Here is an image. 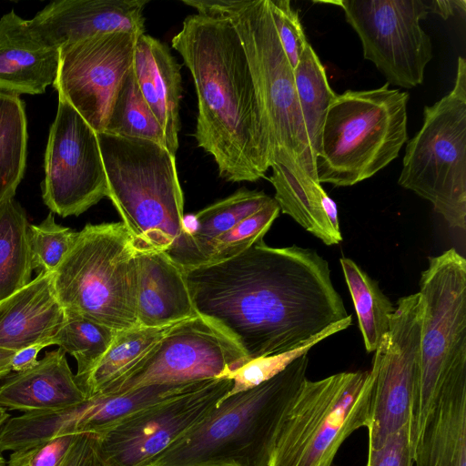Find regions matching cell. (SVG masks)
<instances>
[{"instance_id": "obj_1", "label": "cell", "mask_w": 466, "mask_h": 466, "mask_svg": "<svg viewBox=\"0 0 466 466\" xmlns=\"http://www.w3.org/2000/svg\"><path fill=\"white\" fill-rule=\"evenodd\" d=\"M198 314L251 360L297 349L350 315L329 262L296 245L261 239L223 261L186 270Z\"/></svg>"}, {"instance_id": "obj_2", "label": "cell", "mask_w": 466, "mask_h": 466, "mask_svg": "<svg viewBox=\"0 0 466 466\" xmlns=\"http://www.w3.org/2000/svg\"><path fill=\"white\" fill-rule=\"evenodd\" d=\"M198 14L228 20L238 35L262 106L269 140L268 177L280 210L307 231L329 239L335 232L325 211L332 204L318 181L295 86L268 0H182Z\"/></svg>"}, {"instance_id": "obj_3", "label": "cell", "mask_w": 466, "mask_h": 466, "mask_svg": "<svg viewBox=\"0 0 466 466\" xmlns=\"http://www.w3.org/2000/svg\"><path fill=\"white\" fill-rule=\"evenodd\" d=\"M171 45L194 82L198 146L213 157L219 177L227 181L265 177L270 168L267 124L231 23L216 15H188Z\"/></svg>"}, {"instance_id": "obj_4", "label": "cell", "mask_w": 466, "mask_h": 466, "mask_svg": "<svg viewBox=\"0 0 466 466\" xmlns=\"http://www.w3.org/2000/svg\"><path fill=\"white\" fill-rule=\"evenodd\" d=\"M106 198L137 251H162L186 270L205 258L184 226L176 157L155 142L97 133Z\"/></svg>"}, {"instance_id": "obj_5", "label": "cell", "mask_w": 466, "mask_h": 466, "mask_svg": "<svg viewBox=\"0 0 466 466\" xmlns=\"http://www.w3.org/2000/svg\"><path fill=\"white\" fill-rule=\"evenodd\" d=\"M305 354L261 384L225 397L145 466H268L284 416L307 379Z\"/></svg>"}, {"instance_id": "obj_6", "label": "cell", "mask_w": 466, "mask_h": 466, "mask_svg": "<svg viewBox=\"0 0 466 466\" xmlns=\"http://www.w3.org/2000/svg\"><path fill=\"white\" fill-rule=\"evenodd\" d=\"M389 86L386 82L335 96L325 116L316 158L320 184L353 186L398 157L408 141L410 96Z\"/></svg>"}, {"instance_id": "obj_7", "label": "cell", "mask_w": 466, "mask_h": 466, "mask_svg": "<svg viewBox=\"0 0 466 466\" xmlns=\"http://www.w3.org/2000/svg\"><path fill=\"white\" fill-rule=\"evenodd\" d=\"M53 275L65 309L117 331L138 326L137 249L122 222L86 224Z\"/></svg>"}, {"instance_id": "obj_8", "label": "cell", "mask_w": 466, "mask_h": 466, "mask_svg": "<svg viewBox=\"0 0 466 466\" xmlns=\"http://www.w3.org/2000/svg\"><path fill=\"white\" fill-rule=\"evenodd\" d=\"M374 372L306 379L288 409L268 466H330L339 447L367 427Z\"/></svg>"}, {"instance_id": "obj_9", "label": "cell", "mask_w": 466, "mask_h": 466, "mask_svg": "<svg viewBox=\"0 0 466 466\" xmlns=\"http://www.w3.org/2000/svg\"><path fill=\"white\" fill-rule=\"evenodd\" d=\"M400 187L428 200L448 226L466 228V61L459 56L452 89L423 110L406 142Z\"/></svg>"}, {"instance_id": "obj_10", "label": "cell", "mask_w": 466, "mask_h": 466, "mask_svg": "<svg viewBox=\"0 0 466 466\" xmlns=\"http://www.w3.org/2000/svg\"><path fill=\"white\" fill-rule=\"evenodd\" d=\"M420 380L412 406L414 446L441 384L466 376V259L455 248L429 258L421 273Z\"/></svg>"}, {"instance_id": "obj_11", "label": "cell", "mask_w": 466, "mask_h": 466, "mask_svg": "<svg viewBox=\"0 0 466 466\" xmlns=\"http://www.w3.org/2000/svg\"><path fill=\"white\" fill-rule=\"evenodd\" d=\"M339 6L357 33L363 57L374 64L389 85L413 88L423 83L432 58L430 35L420 20L429 0L319 1Z\"/></svg>"}, {"instance_id": "obj_12", "label": "cell", "mask_w": 466, "mask_h": 466, "mask_svg": "<svg viewBox=\"0 0 466 466\" xmlns=\"http://www.w3.org/2000/svg\"><path fill=\"white\" fill-rule=\"evenodd\" d=\"M249 360L227 334L198 315L176 324L127 374L98 395L229 378Z\"/></svg>"}, {"instance_id": "obj_13", "label": "cell", "mask_w": 466, "mask_h": 466, "mask_svg": "<svg viewBox=\"0 0 466 466\" xmlns=\"http://www.w3.org/2000/svg\"><path fill=\"white\" fill-rule=\"evenodd\" d=\"M421 302L419 293L398 299L390 330L374 351V384L367 424L369 449L410 424L420 380Z\"/></svg>"}, {"instance_id": "obj_14", "label": "cell", "mask_w": 466, "mask_h": 466, "mask_svg": "<svg viewBox=\"0 0 466 466\" xmlns=\"http://www.w3.org/2000/svg\"><path fill=\"white\" fill-rule=\"evenodd\" d=\"M233 385L229 378L203 380L185 392L132 414L96 435L106 466H145L202 421Z\"/></svg>"}, {"instance_id": "obj_15", "label": "cell", "mask_w": 466, "mask_h": 466, "mask_svg": "<svg viewBox=\"0 0 466 466\" xmlns=\"http://www.w3.org/2000/svg\"><path fill=\"white\" fill-rule=\"evenodd\" d=\"M42 198L63 218L79 216L106 198L97 133L60 96L45 153Z\"/></svg>"}, {"instance_id": "obj_16", "label": "cell", "mask_w": 466, "mask_h": 466, "mask_svg": "<svg viewBox=\"0 0 466 466\" xmlns=\"http://www.w3.org/2000/svg\"><path fill=\"white\" fill-rule=\"evenodd\" d=\"M138 35L104 33L59 48L53 86L96 133L105 131L116 93L133 67Z\"/></svg>"}, {"instance_id": "obj_17", "label": "cell", "mask_w": 466, "mask_h": 466, "mask_svg": "<svg viewBox=\"0 0 466 466\" xmlns=\"http://www.w3.org/2000/svg\"><path fill=\"white\" fill-rule=\"evenodd\" d=\"M202 381L149 385L123 393L96 395L63 410L25 412L18 418V432L27 446L62 435H100L132 414L193 389Z\"/></svg>"}, {"instance_id": "obj_18", "label": "cell", "mask_w": 466, "mask_h": 466, "mask_svg": "<svg viewBox=\"0 0 466 466\" xmlns=\"http://www.w3.org/2000/svg\"><path fill=\"white\" fill-rule=\"evenodd\" d=\"M148 0H57L28 20L50 46L59 49L86 37L110 32L142 35Z\"/></svg>"}, {"instance_id": "obj_19", "label": "cell", "mask_w": 466, "mask_h": 466, "mask_svg": "<svg viewBox=\"0 0 466 466\" xmlns=\"http://www.w3.org/2000/svg\"><path fill=\"white\" fill-rule=\"evenodd\" d=\"M59 49L48 45L14 10L0 18V90L40 95L53 85Z\"/></svg>"}, {"instance_id": "obj_20", "label": "cell", "mask_w": 466, "mask_h": 466, "mask_svg": "<svg viewBox=\"0 0 466 466\" xmlns=\"http://www.w3.org/2000/svg\"><path fill=\"white\" fill-rule=\"evenodd\" d=\"M53 271H40L26 286L0 300V348L13 351L52 345L65 319Z\"/></svg>"}, {"instance_id": "obj_21", "label": "cell", "mask_w": 466, "mask_h": 466, "mask_svg": "<svg viewBox=\"0 0 466 466\" xmlns=\"http://www.w3.org/2000/svg\"><path fill=\"white\" fill-rule=\"evenodd\" d=\"M138 326L165 327L198 317L186 269L162 251H137Z\"/></svg>"}, {"instance_id": "obj_22", "label": "cell", "mask_w": 466, "mask_h": 466, "mask_svg": "<svg viewBox=\"0 0 466 466\" xmlns=\"http://www.w3.org/2000/svg\"><path fill=\"white\" fill-rule=\"evenodd\" d=\"M133 71L145 101L164 130L167 149L176 155L180 131V66L166 44L144 33L137 39Z\"/></svg>"}, {"instance_id": "obj_23", "label": "cell", "mask_w": 466, "mask_h": 466, "mask_svg": "<svg viewBox=\"0 0 466 466\" xmlns=\"http://www.w3.org/2000/svg\"><path fill=\"white\" fill-rule=\"evenodd\" d=\"M415 466H466V376L447 380L427 414Z\"/></svg>"}, {"instance_id": "obj_24", "label": "cell", "mask_w": 466, "mask_h": 466, "mask_svg": "<svg viewBox=\"0 0 466 466\" xmlns=\"http://www.w3.org/2000/svg\"><path fill=\"white\" fill-rule=\"evenodd\" d=\"M86 400L61 348L46 352L35 367L16 372L0 386V406L11 410H58Z\"/></svg>"}, {"instance_id": "obj_25", "label": "cell", "mask_w": 466, "mask_h": 466, "mask_svg": "<svg viewBox=\"0 0 466 466\" xmlns=\"http://www.w3.org/2000/svg\"><path fill=\"white\" fill-rule=\"evenodd\" d=\"M176 324L157 328L137 326L117 331L100 360L86 374L75 376L86 398L100 394L121 379Z\"/></svg>"}, {"instance_id": "obj_26", "label": "cell", "mask_w": 466, "mask_h": 466, "mask_svg": "<svg viewBox=\"0 0 466 466\" xmlns=\"http://www.w3.org/2000/svg\"><path fill=\"white\" fill-rule=\"evenodd\" d=\"M29 224L15 198L0 204V300L32 280Z\"/></svg>"}, {"instance_id": "obj_27", "label": "cell", "mask_w": 466, "mask_h": 466, "mask_svg": "<svg viewBox=\"0 0 466 466\" xmlns=\"http://www.w3.org/2000/svg\"><path fill=\"white\" fill-rule=\"evenodd\" d=\"M27 138L24 102L0 90V204L15 198L24 177Z\"/></svg>"}, {"instance_id": "obj_28", "label": "cell", "mask_w": 466, "mask_h": 466, "mask_svg": "<svg viewBox=\"0 0 466 466\" xmlns=\"http://www.w3.org/2000/svg\"><path fill=\"white\" fill-rule=\"evenodd\" d=\"M339 262L357 313L365 349L372 353L390 330V320L395 306L381 291L378 282L353 260L342 258Z\"/></svg>"}, {"instance_id": "obj_29", "label": "cell", "mask_w": 466, "mask_h": 466, "mask_svg": "<svg viewBox=\"0 0 466 466\" xmlns=\"http://www.w3.org/2000/svg\"><path fill=\"white\" fill-rule=\"evenodd\" d=\"M293 73L307 135L316 159L325 116L337 94L330 87L325 68L309 43Z\"/></svg>"}, {"instance_id": "obj_30", "label": "cell", "mask_w": 466, "mask_h": 466, "mask_svg": "<svg viewBox=\"0 0 466 466\" xmlns=\"http://www.w3.org/2000/svg\"><path fill=\"white\" fill-rule=\"evenodd\" d=\"M103 133L146 139L167 147L164 130L139 90L133 67L116 93Z\"/></svg>"}, {"instance_id": "obj_31", "label": "cell", "mask_w": 466, "mask_h": 466, "mask_svg": "<svg viewBox=\"0 0 466 466\" xmlns=\"http://www.w3.org/2000/svg\"><path fill=\"white\" fill-rule=\"evenodd\" d=\"M272 199L263 191L241 187L199 210L194 217L195 227L190 235L203 254L205 263L208 247L215 238L260 210Z\"/></svg>"}, {"instance_id": "obj_32", "label": "cell", "mask_w": 466, "mask_h": 466, "mask_svg": "<svg viewBox=\"0 0 466 466\" xmlns=\"http://www.w3.org/2000/svg\"><path fill=\"white\" fill-rule=\"evenodd\" d=\"M65 314V319L51 342L76 359L77 371L75 376H81L100 360L117 330L66 309Z\"/></svg>"}, {"instance_id": "obj_33", "label": "cell", "mask_w": 466, "mask_h": 466, "mask_svg": "<svg viewBox=\"0 0 466 466\" xmlns=\"http://www.w3.org/2000/svg\"><path fill=\"white\" fill-rule=\"evenodd\" d=\"M351 323L352 318L350 315L312 337L309 341L297 349L249 360L230 375L229 378L233 380V385L227 396L252 389L270 380L284 370L295 360L308 354L309 350L316 344L348 329Z\"/></svg>"}, {"instance_id": "obj_34", "label": "cell", "mask_w": 466, "mask_h": 466, "mask_svg": "<svg viewBox=\"0 0 466 466\" xmlns=\"http://www.w3.org/2000/svg\"><path fill=\"white\" fill-rule=\"evenodd\" d=\"M279 206L273 198L260 210L218 236L208 247L205 264L230 258L263 239L274 220L279 217Z\"/></svg>"}, {"instance_id": "obj_35", "label": "cell", "mask_w": 466, "mask_h": 466, "mask_svg": "<svg viewBox=\"0 0 466 466\" xmlns=\"http://www.w3.org/2000/svg\"><path fill=\"white\" fill-rule=\"evenodd\" d=\"M76 233L57 224L51 211L40 224H29L28 243L33 270L54 271L71 248Z\"/></svg>"}, {"instance_id": "obj_36", "label": "cell", "mask_w": 466, "mask_h": 466, "mask_svg": "<svg viewBox=\"0 0 466 466\" xmlns=\"http://www.w3.org/2000/svg\"><path fill=\"white\" fill-rule=\"evenodd\" d=\"M268 2L279 42L294 69L309 44L299 14L289 0Z\"/></svg>"}, {"instance_id": "obj_37", "label": "cell", "mask_w": 466, "mask_h": 466, "mask_svg": "<svg viewBox=\"0 0 466 466\" xmlns=\"http://www.w3.org/2000/svg\"><path fill=\"white\" fill-rule=\"evenodd\" d=\"M79 434L52 438L39 444L13 451L8 466H60Z\"/></svg>"}, {"instance_id": "obj_38", "label": "cell", "mask_w": 466, "mask_h": 466, "mask_svg": "<svg viewBox=\"0 0 466 466\" xmlns=\"http://www.w3.org/2000/svg\"><path fill=\"white\" fill-rule=\"evenodd\" d=\"M414 446L410 424L390 435L376 449H369L366 466H413Z\"/></svg>"}, {"instance_id": "obj_39", "label": "cell", "mask_w": 466, "mask_h": 466, "mask_svg": "<svg viewBox=\"0 0 466 466\" xmlns=\"http://www.w3.org/2000/svg\"><path fill=\"white\" fill-rule=\"evenodd\" d=\"M60 466H106L98 451L96 435L79 434Z\"/></svg>"}, {"instance_id": "obj_40", "label": "cell", "mask_w": 466, "mask_h": 466, "mask_svg": "<svg viewBox=\"0 0 466 466\" xmlns=\"http://www.w3.org/2000/svg\"><path fill=\"white\" fill-rule=\"evenodd\" d=\"M46 347L44 343L35 344L16 351L12 359V370L21 372L35 367L39 351Z\"/></svg>"}, {"instance_id": "obj_41", "label": "cell", "mask_w": 466, "mask_h": 466, "mask_svg": "<svg viewBox=\"0 0 466 466\" xmlns=\"http://www.w3.org/2000/svg\"><path fill=\"white\" fill-rule=\"evenodd\" d=\"M430 12L447 19L455 14L466 12L465 0H429Z\"/></svg>"}, {"instance_id": "obj_42", "label": "cell", "mask_w": 466, "mask_h": 466, "mask_svg": "<svg viewBox=\"0 0 466 466\" xmlns=\"http://www.w3.org/2000/svg\"><path fill=\"white\" fill-rule=\"evenodd\" d=\"M15 351L0 348V379L9 375L12 371V359Z\"/></svg>"}, {"instance_id": "obj_43", "label": "cell", "mask_w": 466, "mask_h": 466, "mask_svg": "<svg viewBox=\"0 0 466 466\" xmlns=\"http://www.w3.org/2000/svg\"><path fill=\"white\" fill-rule=\"evenodd\" d=\"M10 419V415L6 409L0 406V430L4 424Z\"/></svg>"}, {"instance_id": "obj_44", "label": "cell", "mask_w": 466, "mask_h": 466, "mask_svg": "<svg viewBox=\"0 0 466 466\" xmlns=\"http://www.w3.org/2000/svg\"><path fill=\"white\" fill-rule=\"evenodd\" d=\"M0 466H5V460L3 459V457L1 455H0Z\"/></svg>"}]
</instances>
